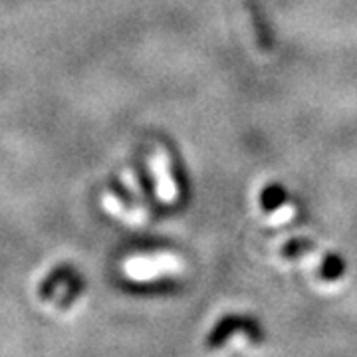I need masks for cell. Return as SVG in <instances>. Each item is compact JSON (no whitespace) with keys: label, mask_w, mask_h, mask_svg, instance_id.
Returning <instances> with one entry per match:
<instances>
[{"label":"cell","mask_w":357,"mask_h":357,"mask_svg":"<svg viewBox=\"0 0 357 357\" xmlns=\"http://www.w3.org/2000/svg\"><path fill=\"white\" fill-rule=\"evenodd\" d=\"M236 332H244V335H248V340L255 342V344L264 342V330L256 319L244 318V316H225L211 330L208 337H206V345L211 349L222 347Z\"/></svg>","instance_id":"1"},{"label":"cell","mask_w":357,"mask_h":357,"mask_svg":"<svg viewBox=\"0 0 357 357\" xmlns=\"http://www.w3.org/2000/svg\"><path fill=\"white\" fill-rule=\"evenodd\" d=\"M177 266L175 258L171 256H157V258H131L126 262V274L131 280L147 282L155 280L159 274L169 272Z\"/></svg>","instance_id":"2"},{"label":"cell","mask_w":357,"mask_h":357,"mask_svg":"<svg viewBox=\"0 0 357 357\" xmlns=\"http://www.w3.org/2000/svg\"><path fill=\"white\" fill-rule=\"evenodd\" d=\"M149 167L155 175V185H157V197L163 203H173L177 199V185L175 178L171 175V167H169V155L165 151H157L149 161Z\"/></svg>","instance_id":"3"},{"label":"cell","mask_w":357,"mask_h":357,"mask_svg":"<svg viewBox=\"0 0 357 357\" xmlns=\"http://www.w3.org/2000/svg\"><path fill=\"white\" fill-rule=\"evenodd\" d=\"M102 204L105 213H109V215L115 218H121V220L128 222V225H143V222H145V215H143L141 211H128L126 204L121 203V201H119L115 195H112V192H105V195H103Z\"/></svg>","instance_id":"4"},{"label":"cell","mask_w":357,"mask_h":357,"mask_svg":"<svg viewBox=\"0 0 357 357\" xmlns=\"http://www.w3.org/2000/svg\"><path fill=\"white\" fill-rule=\"evenodd\" d=\"M344 274V262H340L337 258H328L321 266V276L326 280H335Z\"/></svg>","instance_id":"5"},{"label":"cell","mask_w":357,"mask_h":357,"mask_svg":"<svg viewBox=\"0 0 357 357\" xmlns=\"http://www.w3.org/2000/svg\"><path fill=\"white\" fill-rule=\"evenodd\" d=\"M294 215H296V208L290 206V204H286V206H282L280 211H276V213L270 217V222H272V225H282V222H288Z\"/></svg>","instance_id":"6"}]
</instances>
